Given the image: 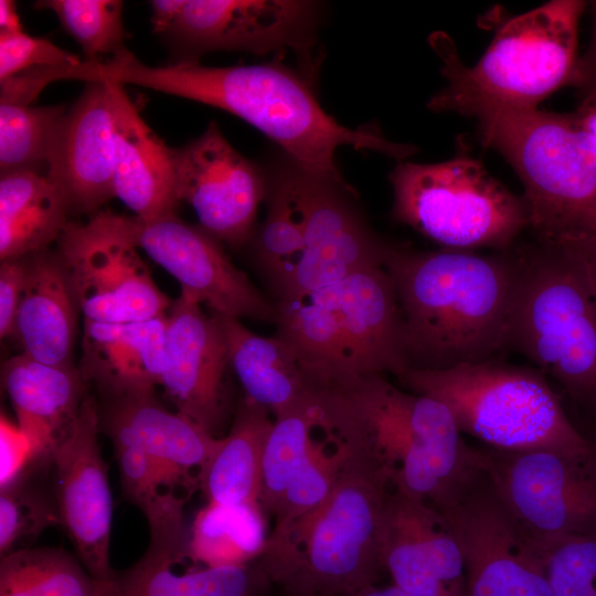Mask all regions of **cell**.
<instances>
[{
  "label": "cell",
  "mask_w": 596,
  "mask_h": 596,
  "mask_svg": "<svg viewBox=\"0 0 596 596\" xmlns=\"http://www.w3.org/2000/svg\"><path fill=\"white\" fill-rule=\"evenodd\" d=\"M64 76L84 83L137 85L228 111L278 143L299 168L340 184H348L334 159L342 146L397 160L416 152L414 146L387 140L375 128L339 124L320 106L306 78L280 63L150 66L128 51L100 63L67 66Z\"/></svg>",
  "instance_id": "cell-1"
},
{
  "label": "cell",
  "mask_w": 596,
  "mask_h": 596,
  "mask_svg": "<svg viewBox=\"0 0 596 596\" xmlns=\"http://www.w3.org/2000/svg\"><path fill=\"white\" fill-rule=\"evenodd\" d=\"M520 264L518 243L480 254L385 242L383 266L403 318L407 369L499 360L507 351Z\"/></svg>",
  "instance_id": "cell-2"
},
{
  "label": "cell",
  "mask_w": 596,
  "mask_h": 596,
  "mask_svg": "<svg viewBox=\"0 0 596 596\" xmlns=\"http://www.w3.org/2000/svg\"><path fill=\"white\" fill-rule=\"evenodd\" d=\"M321 426L369 457L393 490L444 513L486 468L482 448L468 445L450 411L404 391L384 374L320 387Z\"/></svg>",
  "instance_id": "cell-3"
},
{
  "label": "cell",
  "mask_w": 596,
  "mask_h": 596,
  "mask_svg": "<svg viewBox=\"0 0 596 596\" xmlns=\"http://www.w3.org/2000/svg\"><path fill=\"white\" fill-rule=\"evenodd\" d=\"M340 444L343 461L328 498L270 532L256 561L290 596H348L375 585L384 572L379 535L391 485L370 458Z\"/></svg>",
  "instance_id": "cell-4"
},
{
  "label": "cell",
  "mask_w": 596,
  "mask_h": 596,
  "mask_svg": "<svg viewBox=\"0 0 596 596\" xmlns=\"http://www.w3.org/2000/svg\"><path fill=\"white\" fill-rule=\"evenodd\" d=\"M519 248L507 350L558 384L585 436L596 427L595 297L562 244L536 240Z\"/></svg>",
  "instance_id": "cell-5"
},
{
  "label": "cell",
  "mask_w": 596,
  "mask_h": 596,
  "mask_svg": "<svg viewBox=\"0 0 596 596\" xmlns=\"http://www.w3.org/2000/svg\"><path fill=\"white\" fill-rule=\"evenodd\" d=\"M584 1L552 0L505 21L473 66L458 57L441 32L429 42L443 62L447 85L429 99L433 111L475 117L487 108L534 109L573 83L578 21Z\"/></svg>",
  "instance_id": "cell-6"
},
{
  "label": "cell",
  "mask_w": 596,
  "mask_h": 596,
  "mask_svg": "<svg viewBox=\"0 0 596 596\" xmlns=\"http://www.w3.org/2000/svg\"><path fill=\"white\" fill-rule=\"evenodd\" d=\"M275 306V336L319 387L407 369L403 318L383 265Z\"/></svg>",
  "instance_id": "cell-7"
},
{
  "label": "cell",
  "mask_w": 596,
  "mask_h": 596,
  "mask_svg": "<svg viewBox=\"0 0 596 596\" xmlns=\"http://www.w3.org/2000/svg\"><path fill=\"white\" fill-rule=\"evenodd\" d=\"M475 117L481 143L520 178L538 241L596 237V140L575 113L487 108Z\"/></svg>",
  "instance_id": "cell-8"
},
{
  "label": "cell",
  "mask_w": 596,
  "mask_h": 596,
  "mask_svg": "<svg viewBox=\"0 0 596 596\" xmlns=\"http://www.w3.org/2000/svg\"><path fill=\"white\" fill-rule=\"evenodd\" d=\"M396 379L409 392L443 403L460 433L488 448L596 454L536 368L499 359L441 371L406 369Z\"/></svg>",
  "instance_id": "cell-9"
},
{
  "label": "cell",
  "mask_w": 596,
  "mask_h": 596,
  "mask_svg": "<svg viewBox=\"0 0 596 596\" xmlns=\"http://www.w3.org/2000/svg\"><path fill=\"white\" fill-rule=\"evenodd\" d=\"M389 179L393 220L443 248L504 251L530 228L523 195L509 191L468 152L437 163L398 162Z\"/></svg>",
  "instance_id": "cell-10"
},
{
  "label": "cell",
  "mask_w": 596,
  "mask_h": 596,
  "mask_svg": "<svg viewBox=\"0 0 596 596\" xmlns=\"http://www.w3.org/2000/svg\"><path fill=\"white\" fill-rule=\"evenodd\" d=\"M300 222L304 249L270 280L278 301L383 265L385 241L368 225L349 184L312 174L294 162L278 170Z\"/></svg>",
  "instance_id": "cell-11"
},
{
  "label": "cell",
  "mask_w": 596,
  "mask_h": 596,
  "mask_svg": "<svg viewBox=\"0 0 596 596\" xmlns=\"http://www.w3.org/2000/svg\"><path fill=\"white\" fill-rule=\"evenodd\" d=\"M115 233L143 251L180 284V294L209 306L213 313L274 322L277 310L200 225L177 214L156 219L98 211Z\"/></svg>",
  "instance_id": "cell-12"
},
{
  "label": "cell",
  "mask_w": 596,
  "mask_h": 596,
  "mask_svg": "<svg viewBox=\"0 0 596 596\" xmlns=\"http://www.w3.org/2000/svg\"><path fill=\"white\" fill-rule=\"evenodd\" d=\"M481 448L498 494L531 538L596 535V454Z\"/></svg>",
  "instance_id": "cell-13"
},
{
  "label": "cell",
  "mask_w": 596,
  "mask_h": 596,
  "mask_svg": "<svg viewBox=\"0 0 596 596\" xmlns=\"http://www.w3.org/2000/svg\"><path fill=\"white\" fill-rule=\"evenodd\" d=\"M443 514L461 550L466 596H555L539 542L517 522L486 468Z\"/></svg>",
  "instance_id": "cell-14"
},
{
  "label": "cell",
  "mask_w": 596,
  "mask_h": 596,
  "mask_svg": "<svg viewBox=\"0 0 596 596\" xmlns=\"http://www.w3.org/2000/svg\"><path fill=\"white\" fill-rule=\"evenodd\" d=\"M56 243L84 320L120 323L167 315L172 301L138 248L97 213L84 223L70 221Z\"/></svg>",
  "instance_id": "cell-15"
},
{
  "label": "cell",
  "mask_w": 596,
  "mask_h": 596,
  "mask_svg": "<svg viewBox=\"0 0 596 596\" xmlns=\"http://www.w3.org/2000/svg\"><path fill=\"white\" fill-rule=\"evenodd\" d=\"M177 193L194 210L199 225L220 243L249 244L268 178L237 152L215 123L198 138L172 148Z\"/></svg>",
  "instance_id": "cell-16"
},
{
  "label": "cell",
  "mask_w": 596,
  "mask_h": 596,
  "mask_svg": "<svg viewBox=\"0 0 596 596\" xmlns=\"http://www.w3.org/2000/svg\"><path fill=\"white\" fill-rule=\"evenodd\" d=\"M317 17L311 1L190 0L162 38L178 57L173 63L199 62L219 50H306L315 40Z\"/></svg>",
  "instance_id": "cell-17"
},
{
  "label": "cell",
  "mask_w": 596,
  "mask_h": 596,
  "mask_svg": "<svg viewBox=\"0 0 596 596\" xmlns=\"http://www.w3.org/2000/svg\"><path fill=\"white\" fill-rule=\"evenodd\" d=\"M99 432V406L87 395L72 433L52 454L51 471L61 526L83 566L103 583L115 570L109 560L113 499Z\"/></svg>",
  "instance_id": "cell-18"
},
{
  "label": "cell",
  "mask_w": 596,
  "mask_h": 596,
  "mask_svg": "<svg viewBox=\"0 0 596 596\" xmlns=\"http://www.w3.org/2000/svg\"><path fill=\"white\" fill-rule=\"evenodd\" d=\"M200 305L181 294L172 300L160 385L178 413L215 436L228 415L231 365L219 317Z\"/></svg>",
  "instance_id": "cell-19"
},
{
  "label": "cell",
  "mask_w": 596,
  "mask_h": 596,
  "mask_svg": "<svg viewBox=\"0 0 596 596\" xmlns=\"http://www.w3.org/2000/svg\"><path fill=\"white\" fill-rule=\"evenodd\" d=\"M379 538L383 570L395 586L412 596H466L461 550L440 511L392 489Z\"/></svg>",
  "instance_id": "cell-20"
},
{
  "label": "cell",
  "mask_w": 596,
  "mask_h": 596,
  "mask_svg": "<svg viewBox=\"0 0 596 596\" xmlns=\"http://www.w3.org/2000/svg\"><path fill=\"white\" fill-rule=\"evenodd\" d=\"M52 138L47 177L71 213L92 214L115 196V131L110 84L85 83Z\"/></svg>",
  "instance_id": "cell-21"
},
{
  "label": "cell",
  "mask_w": 596,
  "mask_h": 596,
  "mask_svg": "<svg viewBox=\"0 0 596 596\" xmlns=\"http://www.w3.org/2000/svg\"><path fill=\"white\" fill-rule=\"evenodd\" d=\"M99 426L114 446L137 449L199 489L193 469H200L215 450L219 439L187 416L167 409L155 391L106 400L99 408Z\"/></svg>",
  "instance_id": "cell-22"
},
{
  "label": "cell",
  "mask_w": 596,
  "mask_h": 596,
  "mask_svg": "<svg viewBox=\"0 0 596 596\" xmlns=\"http://www.w3.org/2000/svg\"><path fill=\"white\" fill-rule=\"evenodd\" d=\"M166 332L167 315L120 323L84 320L83 380L105 401L155 391L163 371Z\"/></svg>",
  "instance_id": "cell-23"
},
{
  "label": "cell",
  "mask_w": 596,
  "mask_h": 596,
  "mask_svg": "<svg viewBox=\"0 0 596 596\" xmlns=\"http://www.w3.org/2000/svg\"><path fill=\"white\" fill-rule=\"evenodd\" d=\"M109 84L114 106L115 196L141 219L175 214L180 200L172 148L146 124L124 86Z\"/></svg>",
  "instance_id": "cell-24"
},
{
  "label": "cell",
  "mask_w": 596,
  "mask_h": 596,
  "mask_svg": "<svg viewBox=\"0 0 596 596\" xmlns=\"http://www.w3.org/2000/svg\"><path fill=\"white\" fill-rule=\"evenodd\" d=\"M1 382L17 426L51 462L55 448L72 433L87 384L75 365H52L24 353L8 359Z\"/></svg>",
  "instance_id": "cell-25"
},
{
  "label": "cell",
  "mask_w": 596,
  "mask_h": 596,
  "mask_svg": "<svg viewBox=\"0 0 596 596\" xmlns=\"http://www.w3.org/2000/svg\"><path fill=\"white\" fill-rule=\"evenodd\" d=\"M26 256V278L13 339L21 353L52 365H74L78 301L57 251Z\"/></svg>",
  "instance_id": "cell-26"
},
{
  "label": "cell",
  "mask_w": 596,
  "mask_h": 596,
  "mask_svg": "<svg viewBox=\"0 0 596 596\" xmlns=\"http://www.w3.org/2000/svg\"><path fill=\"white\" fill-rule=\"evenodd\" d=\"M216 316L224 332L231 369L245 397L277 417L319 389L286 341L277 336H258L237 318Z\"/></svg>",
  "instance_id": "cell-27"
},
{
  "label": "cell",
  "mask_w": 596,
  "mask_h": 596,
  "mask_svg": "<svg viewBox=\"0 0 596 596\" xmlns=\"http://www.w3.org/2000/svg\"><path fill=\"white\" fill-rule=\"evenodd\" d=\"M182 554L148 547L129 568L97 583L96 596H263L270 582L254 562L244 566L177 567Z\"/></svg>",
  "instance_id": "cell-28"
},
{
  "label": "cell",
  "mask_w": 596,
  "mask_h": 596,
  "mask_svg": "<svg viewBox=\"0 0 596 596\" xmlns=\"http://www.w3.org/2000/svg\"><path fill=\"white\" fill-rule=\"evenodd\" d=\"M70 205L45 173L0 174V259L47 249L70 222Z\"/></svg>",
  "instance_id": "cell-29"
},
{
  "label": "cell",
  "mask_w": 596,
  "mask_h": 596,
  "mask_svg": "<svg viewBox=\"0 0 596 596\" xmlns=\"http://www.w3.org/2000/svg\"><path fill=\"white\" fill-rule=\"evenodd\" d=\"M273 423L267 408L244 396L228 433L196 475L207 502L259 503L262 457Z\"/></svg>",
  "instance_id": "cell-30"
},
{
  "label": "cell",
  "mask_w": 596,
  "mask_h": 596,
  "mask_svg": "<svg viewBox=\"0 0 596 596\" xmlns=\"http://www.w3.org/2000/svg\"><path fill=\"white\" fill-rule=\"evenodd\" d=\"M123 496L146 517L150 530L148 547L184 554L189 540L183 509L192 491L172 472L143 453L114 446Z\"/></svg>",
  "instance_id": "cell-31"
},
{
  "label": "cell",
  "mask_w": 596,
  "mask_h": 596,
  "mask_svg": "<svg viewBox=\"0 0 596 596\" xmlns=\"http://www.w3.org/2000/svg\"><path fill=\"white\" fill-rule=\"evenodd\" d=\"M266 514L259 503L207 502L189 529L187 558L196 566H244L265 551Z\"/></svg>",
  "instance_id": "cell-32"
},
{
  "label": "cell",
  "mask_w": 596,
  "mask_h": 596,
  "mask_svg": "<svg viewBox=\"0 0 596 596\" xmlns=\"http://www.w3.org/2000/svg\"><path fill=\"white\" fill-rule=\"evenodd\" d=\"M316 391L294 408L275 417L260 467L259 505L275 517L285 493L308 464L318 439Z\"/></svg>",
  "instance_id": "cell-33"
},
{
  "label": "cell",
  "mask_w": 596,
  "mask_h": 596,
  "mask_svg": "<svg viewBox=\"0 0 596 596\" xmlns=\"http://www.w3.org/2000/svg\"><path fill=\"white\" fill-rule=\"evenodd\" d=\"M97 582L63 549L28 547L1 557L0 596H96Z\"/></svg>",
  "instance_id": "cell-34"
},
{
  "label": "cell",
  "mask_w": 596,
  "mask_h": 596,
  "mask_svg": "<svg viewBox=\"0 0 596 596\" xmlns=\"http://www.w3.org/2000/svg\"><path fill=\"white\" fill-rule=\"evenodd\" d=\"M68 107L0 104V174H46L54 132Z\"/></svg>",
  "instance_id": "cell-35"
},
{
  "label": "cell",
  "mask_w": 596,
  "mask_h": 596,
  "mask_svg": "<svg viewBox=\"0 0 596 596\" xmlns=\"http://www.w3.org/2000/svg\"><path fill=\"white\" fill-rule=\"evenodd\" d=\"M38 10H51L61 25L82 47L85 62L100 63L129 50L125 45L123 1L41 0Z\"/></svg>",
  "instance_id": "cell-36"
},
{
  "label": "cell",
  "mask_w": 596,
  "mask_h": 596,
  "mask_svg": "<svg viewBox=\"0 0 596 596\" xmlns=\"http://www.w3.org/2000/svg\"><path fill=\"white\" fill-rule=\"evenodd\" d=\"M41 470L0 488L1 557L31 547L45 529L61 525L54 491H47L34 479Z\"/></svg>",
  "instance_id": "cell-37"
},
{
  "label": "cell",
  "mask_w": 596,
  "mask_h": 596,
  "mask_svg": "<svg viewBox=\"0 0 596 596\" xmlns=\"http://www.w3.org/2000/svg\"><path fill=\"white\" fill-rule=\"evenodd\" d=\"M266 216L249 242L256 264L272 280L288 267L304 249L300 222L286 184L275 172L268 178Z\"/></svg>",
  "instance_id": "cell-38"
},
{
  "label": "cell",
  "mask_w": 596,
  "mask_h": 596,
  "mask_svg": "<svg viewBox=\"0 0 596 596\" xmlns=\"http://www.w3.org/2000/svg\"><path fill=\"white\" fill-rule=\"evenodd\" d=\"M555 596H596V535L539 542Z\"/></svg>",
  "instance_id": "cell-39"
},
{
  "label": "cell",
  "mask_w": 596,
  "mask_h": 596,
  "mask_svg": "<svg viewBox=\"0 0 596 596\" xmlns=\"http://www.w3.org/2000/svg\"><path fill=\"white\" fill-rule=\"evenodd\" d=\"M82 61L49 40L28 35L0 34V81L40 66L77 65Z\"/></svg>",
  "instance_id": "cell-40"
},
{
  "label": "cell",
  "mask_w": 596,
  "mask_h": 596,
  "mask_svg": "<svg viewBox=\"0 0 596 596\" xmlns=\"http://www.w3.org/2000/svg\"><path fill=\"white\" fill-rule=\"evenodd\" d=\"M0 488L32 471L51 467V462L39 454L19 427L11 425L3 415L0 425Z\"/></svg>",
  "instance_id": "cell-41"
},
{
  "label": "cell",
  "mask_w": 596,
  "mask_h": 596,
  "mask_svg": "<svg viewBox=\"0 0 596 596\" xmlns=\"http://www.w3.org/2000/svg\"><path fill=\"white\" fill-rule=\"evenodd\" d=\"M26 278V256L0 263V336L13 338Z\"/></svg>",
  "instance_id": "cell-42"
},
{
  "label": "cell",
  "mask_w": 596,
  "mask_h": 596,
  "mask_svg": "<svg viewBox=\"0 0 596 596\" xmlns=\"http://www.w3.org/2000/svg\"><path fill=\"white\" fill-rule=\"evenodd\" d=\"M592 34L585 54L578 57L572 85L578 88L584 97L596 96V1L592 2Z\"/></svg>",
  "instance_id": "cell-43"
},
{
  "label": "cell",
  "mask_w": 596,
  "mask_h": 596,
  "mask_svg": "<svg viewBox=\"0 0 596 596\" xmlns=\"http://www.w3.org/2000/svg\"><path fill=\"white\" fill-rule=\"evenodd\" d=\"M574 257L596 300V237L560 242Z\"/></svg>",
  "instance_id": "cell-44"
},
{
  "label": "cell",
  "mask_w": 596,
  "mask_h": 596,
  "mask_svg": "<svg viewBox=\"0 0 596 596\" xmlns=\"http://www.w3.org/2000/svg\"><path fill=\"white\" fill-rule=\"evenodd\" d=\"M184 4L185 0L150 1L153 33L163 36L173 26Z\"/></svg>",
  "instance_id": "cell-45"
},
{
  "label": "cell",
  "mask_w": 596,
  "mask_h": 596,
  "mask_svg": "<svg viewBox=\"0 0 596 596\" xmlns=\"http://www.w3.org/2000/svg\"><path fill=\"white\" fill-rule=\"evenodd\" d=\"M24 32L15 2L11 0H0V34H17Z\"/></svg>",
  "instance_id": "cell-46"
},
{
  "label": "cell",
  "mask_w": 596,
  "mask_h": 596,
  "mask_svg": "<svg viewBox=\"0 0 596 596\" xmlns=\"http://www.w3.org/2000/svg\"><path fill=\"white\" fill-rule=\"evenodd\" d=\"M575 114L584 128L596 140V96L581 98V104Z\"/></svg>",
  "instance_id": "cell-47"
},
{
  "label": "cell",
  "mask_w": 596,
  "mask_h": 596,
  "mask_svg": "<svg viewBox=\"0 0 596 596\" xmlns=\"http://www.w3.org/2000/svg\"><path fill=\"white\" fill-rule=\"evenodd\" d=\"M348 596H412L406 592L402 590L397 586L389 585L384 587H377L376 585H370L361 590L353 593Z\"/></svg>",
  "instance_id": "cell-48"
},
{
  "label": "cell",
  "mask_w": 596,
  "mask_h": 596,
  "mask_svg": "<svg viewBox=\"0 0 596 596\" xmlns=\"http://www.w3.org/2000/svg\"><path fill=\"white\" fill-rule=\"evenodd\" d=\"M585 437L589 440V443L593 445L595 451H596V427H594L593 429L588 430L586 434H585Z\"/></svg>",
  "instance_id": "cell-49"
}]
</instances>
